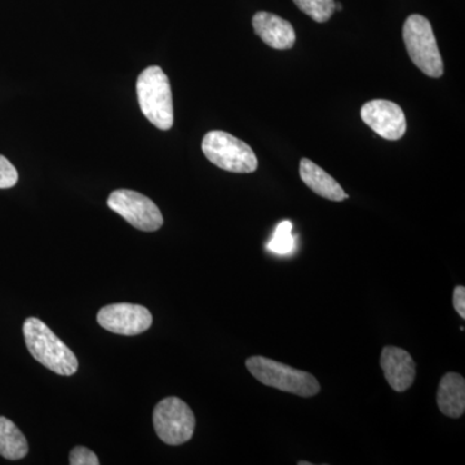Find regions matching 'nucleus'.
Instances as JSON below:
<instances>
[{
    "instance_id": "1",
    "label": "nucleus",
    "mask_w": 465,
    "mask_h": 465,
    "mask_svg": "<svg viewBox=\"0 0 465 465\" xmlns=\"http://www.w3.org/2000/svg\"><path fill=\"white\" fill-rule=\"evenodd\" d=\"M26 347L34 360L58 375L72 376L78 371L75 354L60 341L50 327L38 318H27L23 326Z\"/></svg>"
},
{
    "instance_id": "2",
    "label": "nucleus",
    "mask_w": 465,
    "mask_h": 465,
    "mask_svg": "<svg viewBox=\"0 0 465 465\" xmlns=\"http://www.w3.org/2000/svg\"><path fill=\"white\" fill-rule=\"evenodd\" d=\"M137 99L143 114L159 130L168 131L173 125V103L170 81L159 66H150L139 75Z\"/></svg>"
},
{
    "instance_id": "3",
    "label": "nucleus",
    "mask_w": 465,
    "mask_h": 465,
    "mask_svg": "<svg viewBox=\"0 0 465 465\" xmlns=\"http://www.w3.org/2000/svg\"><path fill=\"white\" fill-rule=\"evenodd\" d=\"M246 367L249 369L251 375L266 387L296 394V396L304 397V399H309V397L320 393V382L313 375L284 365V363L277 362V361L271 360V358L250 357L246 361Z\"/></svg>"
},
{
    "instance_id": "4",
    "label": "nucleus",
    "mask_w": 465,
    "mask_h": 465,
    "mask_svg": "<svg viewBox=\"0 0 465 465\" xmlns=\"http://www.w3.org/2000/svg\"><path fill=\"white\" fill-rule=\"evenodd\" d=\"M403 41L412 63L425 75L440 78L443 75V61L440 57L432 25L421 15L407 17L403 25Z\"/></svg>"
},
{
    "instance_id": "5",
    "label": "nucleus",
    "mask_w": 465,
    "mask_h": 465,
    "mask_svg": "<svg viewBox=\"0 0 465 465\" xmlns=\"http://www.w3.org/2000/svg\"><path fill=\"white\" fill-rule=\"evenodd\" d=\"M202 150L211 163L228 173H251L258 170L259 162L253 150L224 131L208 133L202 142Z\"/></svg>"
},
{
    "instance_id": "6",
    "label": "nucleus",
    "mask_w": 465,
    "mask_h": 465,
    "mask_svg": "<svg viewBox=\"0 0 465 465\" xmlns=\"http://www.w3.org/2000/svg\"><path fill=\"white\" fill-rule=\"evenodd\" d=\"M153 421L159 439L167 445H183L194 434L195 416L191 407L177 397L162 400L155 406Z\"/></svg>"
},
{
    "instance_id": "7",
    "label": "nucleus",
    "mask_w": 465,
    "mask_h": 465,
    "mask_svg": "<svg viewBox=\"0 0 465 465\" xmlns=\"http://www.w3.org/2000/svg\"><path fill=\"white\" fill-rule=\"evenodd\" d=\"M108 206L139 231L155 232L163 225L157 204L142 193L119 189L109 195Z\"/></svg>"
},
{
    "instance_id": "8",
    "label": "nucleus",
    "mask_w": 465,
    "mask_h": 465,
    "mask_svg": "<svg viewBox=\"0 0 465 465\" xmlns=\"http://www.w3.org/2000/svg\"><path fill=\"white\" fill-rule=\"evenodd\" d=\"M97 322L116 335L134 336L150 329L153 317L148 308L143 305L119 302L100 309Z\"/></svg>"
},
{
    "instance_id": "9",
    "label": "nucleus",
    "mask_w": 465,
    "mask_h": 465,
    "mask_svg": "<svg viewBox=\"0 0 465 465\" xmlns=\"http://www.w3.org/2000/svg\"><path fill=\"white\" fill-rule=\"evenodd\" d=\"M361 118L382 139L396 142L406 134L405 113L391 101H369L361 109Z\"/></svg>"
},
{
    "instance_id": "10",
    "label": "nucleus",
    "mask_w": 465,
    "mask_h": 465,
    "mask_svg": "<svg viewBox=\"0 0 465 465\" xmlns=\"http://www.w3.org/2000/svg\"><path fill=\"white\" fill-rule=\"evenodd\" d=\"M381 366L385 381L391 390L402 393L414 384L416 365L409 351L399 347H384L381 351Z\"/></svg>"
},
{
    "instance_id": "11",
    "label": "nucleus",
    "mask_w": 465,
    "mask_h": 465,
    "mask_svg": "<svg viewBox=\"0 0 465 465\" xmlns=\"http://www.w3.org/2000/svg\"><path fill=\"white\" fill-rule=\"evenodd\" d=\"M252 26L262 41L274 50H291L295 45V29L284 18L269 12H258L252 18Z\"/></svg>"
},
{
    "instance_id": "12",
    "label": "nucleus",
    "mask_w": 465,
    "mask_h": 465,
    "mask_svg": "<svg viewBox=\"0 0 465 465\" xmlns=\"http://www.w3.org/2000/svg\"><path fill=\"white\" fill-rule=\"evenodd\" d=\"M300 177H302V183L320 197L333 202H341L348 198V194L341 188V183L307 158H302L300 161Z\"/></svg>"
},
{
    "instance_id": "13",
    "label": "nucleus",
    "mask_w": 465,
    "mask_h": 465,
    "mask_svg": "<svg viewBox=\"0 0 465 465\" xmlns=\"http://www.w3.org/2000/svg\"><path fill=\"white\" fill-rule=\"evenodd\" d=\"M440 411L449 418L458 419L465 412V381L463 376L449 372L440 379L437 391Z\"/></svg>"
},
{
    "instance_id": "14",
    "label": "nucleus",
    "mask_w": 465,
    "mask_h": 465,
    "mask_svg": "<svg viewBox=\"0 0 465 465\" xmlns=\"http://www.w3.org/2000/svg\"><path fill=\"white\" fill-rule=\"evenodd\" d=\"M29 452V445L16 424L0 416V457L8 460H20Z\"/></svg>"
},
{
    "instance_id": "15",
    "label": "nucleus",
    "mask_w": 465,
    "mask_h": 465,
    "mask_svg": "<svg viewBox=\"0 0 465 465\" xmlns=\"http://www.w3.org/2000/svg\"><path fill=\"white\" fill-rule=\"evenodd\" d=\"M293 3L316 23H326L335 12V0H293Z\"/></svg>"
},
{
    "instance_id": "16",
    "label": "nucleus",
    "mask_w": 465,
    "mask_h": 465,
    "mask_svg": "<svg viewBox=\"0 0 465 465\" xmlns=\"http://www.w3.org/2000/svg\"><path fill=\"white\" fill-rule=\"evenodd\" d=\"M295 249V240L292 235V224L284 220L275 228L273 238L268 243V250L277 255H289Z\"/></svg>"
},
{
    "instance_id": "17",
    "label": "nucleus",
    "mask_w": 465,
    "mask_h": 465,
    "mask_svg": "<svg viewBox=\"0 0 465 465\" xmlns=\"http://www.w3.org/2000/svg\"><path fill=\"white\" fill-rule=\"evenodd\" d=\"M18 173L7 158L0 155V189H9L16 185Z\"/></svg>"
},
{
    "instance_id": "18",
    "label": "nucleus",
    "mask_w": 465,
    "mask_h": 465,
    "mask_svg": "<svg viewBox=\"0 0 465 465\" xmlns=\"http://www.w3.org/2000/svg\"><path fill=\"white\" fill-rule=\"evenodd\" d=\"M69 463L72 465H99V458L92 450L76 446L70 452Z\"/></svg>"
},
{
    "instance_id": "19",
    "label": "nucleus",
    "mask_w": 465,
    "mask_h": 465,
    "mask_svg": "<svg viewBox=\"0 0 465 465\" xmlns=\"http://www.w3.org/2000/svg\"><path fill=\"white\" fill-rule=\"evenodd\" d=\"M454 308L461 318H465V287L458 286L454 290Z\"/></svg>"
},
{
    "instance_id": "20",
    "label": "nucleus",
    "mask_w": 465,
    "mask_h": 465,
    "mask_svg": "<svg viewBox=\"0 0 465 465\" xmlns=\"http://www.w3.org/2000/svg\"><path fill=\"white\" fill-rule=\"evenodd\" d=\"M299 465H311L312 463H308V461H299Z\"/></svg>"
}]
</instances>
